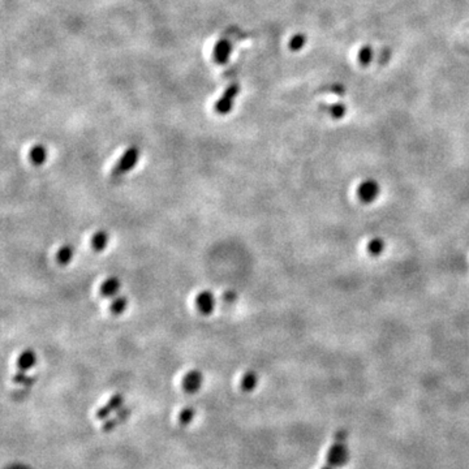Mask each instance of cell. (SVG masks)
<instances>
[{
    "mask_svg": "<svg viewBox=\"0 0 469 469\" xmlns=\"http://www.w3.org/2000/svg\"><path fill=\"white\" fill-rule=\"evenodd\" d=\"M128 306V299L125 296H118L114 297L113 302H111V305H109V311L114 314V316H120L121 313L125 311Z\"/></svg>",
    "mask_w": 469,
    "mask_h": 469,
    "instance_id": "cell-12",
    "label": "cell"
},
{
    "mask_svg": "<svg viewBox=\"0 0 469 469\" xmlns=\"http://www.w3.org/2000/svg\"><path fill=\"white\" fill-rule=\"evenodd\" d=\"M305 42H306L305 35H302V34L294 35V37L291 38V40H289V49L294 50V51H299V50H301L302 47L305 46Z\"/></svg>",
    "mask_w": 469,
    "mask_h": 469,
    "instance_id": "cell-17",
    "label": "cell"
},
{
    "mask_svg": "<svg viewBox=\"0 0 469 469\" xmlns=\"http://www.w3.org/2000/svg\"><path fill=\"white\" fill-rule=\"evenodd\" d=\"M119 289H120V280L116 277H111L107 278V279L102 283L101 288H99V294H101V296L104 297V299L116 297Z\"/></svg>",
    "mask_w": 469,
    "mask_h": 469,
    "instance_id": "cell-7",
    "label": "cell"
},
{
    "mask_svg": "<svg viewBox=\"0 0 469 469\" xmlns=\"http://www.w3.org/2000/svg\"><path fill=\"white\" fill-rule=\"evenodd\" d=\"M232 44L228 39H220L214 47V60L218 64H226L231 56Z\"/></svg>",
    "mask_w": 469,
    "mask_h": 469,
    "instance_id": "cell-6",
    "label": "cell"
},
{
    "mask_svg": "<svg viewBox=\"0 0 469 469\" xmlns=\"http://www.w3.org/2000/svg\"><path fill=\"white\" fill-rule=\"evenodd\" d=\"M199 379H201V374H199V373H197V371H192V373H189V374L185 377V381H184L185 389H188V390L197 389L199 385Z\"/></svg>",
    "mask_w": 469,
    "mask_h": 469,
    "instance_id": "cell-14",
    "label": "cell"
},
{
    "mask_svg": "<svg viewBox=\"0 0 469 469\" xmlns=\"http://www.w3.org/2000/svg\"><path fill=\"white\" fill-rule=\"evenodd\" d=\"M35 363V353L32 349H26L25 352H23L18 359V368L26 370V369L32 368Z\"/></svg>",
    "mask_w": 469,
    "mask_h": 469,
    "instance_id": "cell-13",
    "label": "cell"
},
{
    "mask_svg": "<svg viewBox=\"0 0 469 469\" xmlns=\"http://www.w3.org/2000/svg\"><path fill=\"white\" fill-rule=\"evenodd\" d=\"M359 60L363 65H369L373 60V50L370 46H364L359 52Z\"/></svg>",
    "mask_w": 469,
    "mask_h": 469,
    "instance_id": "cell-15",
    "label": "cell"
},
{
    "mask_svg": "<svg viewBox=\"0 0 469 469\" xmlns=\"http://www.w3.org/2000/svg\"><path fill=\"white\" fill-rule=\"evenodd\" d=\"M254 385H256V374L254 373H248L247 375L244 377V381H242V386H244L245 389H253Z\"/></svg>",
    "mask_w": 469,
    "mask_h": 469,
    "instance_id": "cell-18",
    "label": "cell"
},
{
    "mask_svg": "<svg viewBox=\"0 0 469 469\" xmlns=\"http://www.w3.org/2000/svg\"><path fill=\"white\" fill-rule=\"evenodd\" d=\"M347 113V107L346 104L343 103H335L330 107V115L332 119H342L344 118Z\"/></svg>",
    "mask_w": 469,
    "mask_h": 469,
    "instance_id": "cell-16",
    "label": "cell"
},
{
    "mask_svg": "<svg viewBox=\"0 0 469 469\" xmlns=\"http://www.w3.org/2000/svg\"><path fill=\"white\" fill-rule=\"evenodd\" d=\"M323 469H332V466H326V468H323Z\"/></svg>",
    "mask_w": 469,
    "mask_h": 469,
    "instance_id": "cell-19",
    "label": "cell"
},
{
    "mask_svg": "<svg viewBox=\"0 0 469 469\" xmlns=\"http://www.w3.org/2000/svg\"><path fill=\"white\" fill-rule=\"evenodd\" d=\"M348 459V450H347L344 439L339 438L332 446L330 447L327 452V463L328 465L335 468V466H342L347 463Z\"/></svg>",
    "mask_w": 469,
    "mask_h": 469,
    "instance_id": "cell-3",
    "label": "cell"
},
{
    "mask_svg": "<svg viewBox=\"0 0 469 469\" xmlns=\"http://www.w3.org/2000/svg\"><path fill=\"white\" fill-rule=\"evenodd\" d=\"M140 158V150L139 147L132 146L129 149H127L124 151V154L121 155V158L119 159L118 163L115 164V167L113 168L111 171V175L114 177H119V176H123L125 173L129 172L133 167H135L137 162H139Z\"/></svg>",
    "mask_w": 469,
    "mask_h": 469,
    "instance_id": "cell-2",
    "label": "cell"
},
{
    "mask_svg": "<svg viewBox=\"0 0 469 469\" xmlns=\"http://www.w3.org/2000/svg\"><path fill=\"white\" fill-rule=\"evenodd\" d=\"M239 85L232 84L226 89L225 94L222 95V98L218 99L214 106V109H215V113H218L219 115H226L232 109L233 107V102H235V98H236V95L239 94Z\"/></svg>",
    "mask_w": 469,
    "mask_h": 469,
    "instance_id": "cell-4",
    "label": "cell"
},
{
    "mask_svg": "<svg viewBox=\"0 0 469 469\" xmlns=\"http://www.w3.org/2000/svg\"><path fill=\"white\" fill-rule=\"evenodd\" d=\"M92 248L95 252H103L108 245V233L104 231H98L95 232L92 237Z\"/></svg>",
    "mask_w": 469,
    "mask_h": 469,
    "instance_id": "cell-10",
    "label": "cell"
},
{
    "mask_svg": "<svg viewBox=\"0 0 469 469\" xmlns=\"http://www.w3.org/2000/svg\"><path fill=\"white\" fill-rule=\"evenodd\" d=\"M196 306L204 316H210L215 306V299L210 291H202L196 297Z\"/></svg>",
    "mask_w": 469,
    "mask_h": 469,
    "instance_id": "cell-5",
    "label": "cell"
},
{
    "mask_svg": "<svg viewBox=\"0 0 469 469\" xmlns=\"http://www.w3.org/2000/svg\"><path fill=\"white\" fill-rule=\"evenodd\" d=\"M73 254H75V251H73L72 245H63L58 251V253H56V262L60 266L70 265V262L73 258Z\"/></svg>",
    "mask_w": 469,
    "mask_h": 469,
    "instance_id": "cell-11",
    "label": "cell"
},
{
    "mask_svg": "<svg viewBox=\"0 0 469 469\" xmlns=\"http://www.w3.org/2000/svg\"><path fill=\"white\" fill-rule=\"evenodd\" d=\"M366 253L371 257H379L385 253L387 242L382 237H373L366 242Z\"/></svg>",
    "mask_w": 469,
    "mask_h": 469,
    "instance_id": "cell-8",
    "label": "cell"
},
{
    "mask_svg": "<svg viewBox=\"0 0 469 469\" xmlns=\"http://www.w3.org/2000/svg\"><path fill=\"white\" fill-rule=\"evenodd\" d=\"M29 159L34 166L43 164L47 159V150L43 145H35L29 151Z\"/></svg>",
    "mask_w": 469,
    "mask_h": 469,
    "instance_id": "cell-9",
    "label": "cell"
},
{
    "mask_svg": "<svg viewBox=\"0 0 469 469\" xmlns=\"http://www.w3.org/2000/svg\"><path fill=\"white\" fill-rule=\"evenodd\" d=\"M381 185L374 178H364L356 187V197L363 205L374 204L379 197Z\"/></svg>",
    "mask_w": 469,
    "mask_h": 469,
    "instance_id": "cell-1",
    "label": "cell"
}]
</instances>
